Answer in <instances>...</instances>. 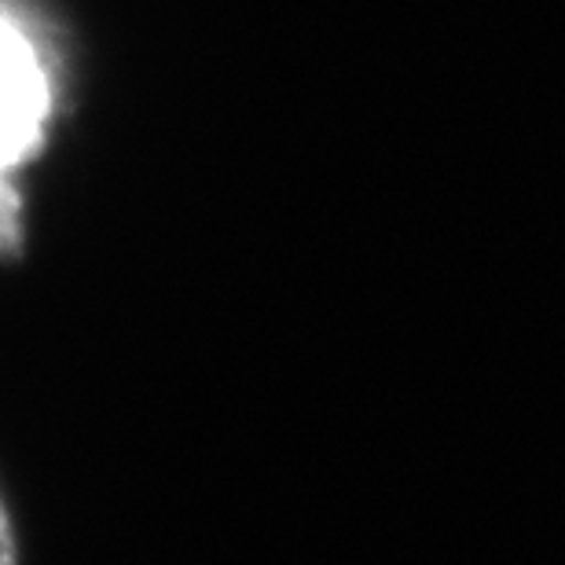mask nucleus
<instances>
[{
	"label": "nucleus",
	"mask_w": 565,
	"mask_h": 565,
	"mask_svg": "<svg viewBox=\"0 0 565 565\" xmlns=\"http://www.w3.org/2000/svg\"><path fill=\"white\" fill-rule=\"evenodd\" d=\"M55 110V77L38 33L0 11V254L22 235L19 173L41 151Z\"/></svg>",
	"instance_id": "f257e3e1"
},
{
	"label": "nucleus",
	"mask_w": 565,
	"mask_h": 565,
	"mask_svg": "<svg viewBox=\"0 0 565 565\" xmlns=\"http://www.w3.org/2000/svg\"><path fill=\"white\" fill-rule=\"evenodd\" d=\"M0 565H15V536H11L4 503H0Z\"/></svg>",
	"instance_id": "f03ea898"
}]
</instances>
